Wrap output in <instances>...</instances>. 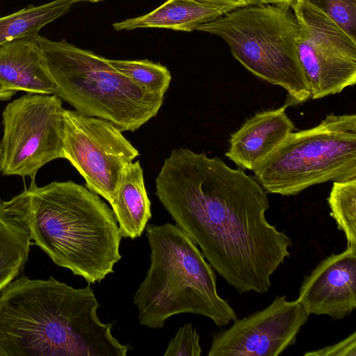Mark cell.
<instances>
[{
  "instance_id": "1",
  "label": "cell",
  "mask_w": 356,
  "mask_h": 356,
  "mask_svg": "<svg viewBox=\"0 0 356 356\" xmlns=\"http://www.w3.org/2000/svg\"><path fill=\"white\" fill-rule=\"evenodd\" d=\"M165 210L227 283L266 293L292 242L266 217L267 192L241 168L186 148L171 151L156 178Z\"/></svg>"
},
{
  "instance_id": "2",
  "label": "cell",
  "mask_w": 356,
  "mask_h": 356,
  "mask_svg": "<svg viewBox=\"0 0 356 356\" xmlns=\"http://www.w3.org/2000/svg\"><path fill=\"white\" fill-rule=\"evenodd\" d=\"M22 275L0 292V356H126L90 287Z\"/></svg>"
},
{
  "instance_id": "3",
  "label": "cell",
  "mask_w": 356,
  "mask_h": 356,
  "mask_svg": "<svg viewBox=\"0 0 356 356\" xmlns=\"http://www.w3.org/2000/svg\"><path fill=\"white\" fill-rule=\"evenodd\" d=\"M31 240L56 265L95 284L113 273L122 238L111 209L72 181L22 191Z\"/></svg>"
},
{
  "instance_id": "4",
  "label": "cell",
  "mask_w": 356,
  "mask_h": 356,
  "mask_svg": "<svg viewBox=\"0 0 356 356\" xmlns=\"http://www.w3.org/2000/svg\"><path fill=\"white\" fill-rule=\"evenodd\" d=\"M150 266L134 296L140 324L162 328L174 315L191 313L218 327L237 318L216 287L213 268L177 225H147Z\"/></svg>"
},
{
  "instance_id": "5",
  "label": "cell",
  "mask_w": 356,
  "mask_h": 356,
  "mask_svg": "<svg viewBox=\"0 0 356 356\" xmlns=\"http://www.w3.org/2000/svg\"><path fill=\"white\" fill-rule=\"evenodd\" d=\"M55 84V95L77 112L134 131L160 110L164 96L151 93L111 65L109 60L65 40L35 35Z\"/></svg>"
},
{
  "instance_id": "6",
  "label": "cell",
  "mask_w": 356,
  "mask_h": 356,
  "mask_svg": "<svg viewBox=\"0 0 356 356\" xmlns=\"http://www.w3.org/2000/svg\"><path fill=\"white\" fill-rule=\"evenodd\" d=\"M290 8L248 5L231 10L196 29L221 38L246 70L284 88L288 106L311 99L297 51L300 26Z\"/></svg>"
},
{
  "instance_id": "7",
  "label": "cell",
  "mask_w": 356,
  "mask_h": 356,
  "mask_svg": "<svg viewBox=\"0 0 356 356\" xmlns=\"http://www.w3.org/2000/svg\"><path fill=\"white\" fill-rule=\"evenodd\" d=\"M268 193L295 195L327 181L356 177V115H327L291 133L253 171Z\"/></svg>"
},
{
  "instance_id": "8",
  "label": "cell",
  "mask_w": 356,
  "mask_h": 356,
  "mask_svg": "<svg viewBox=\"0 0 356 356\" xmlns=\"http://www.w3.org/2000/svg\"><path fill=\"white\" fill-rule=\"evenodd\" d=\"M64 108L55 95L28 93L7 104L2 113V159L5 175L29 177L62 158Z\"/></svg>"
},
{
  "instance_id": "9",
  "label": "cell",
  "mask_w": 356,
  "mask_h": 356,
  "mask_svg": "<svg viewBox=\"0 0 356 356\" xmlns=\"http://www.w3.org/2000/svg\"><path fill=\"white\" fill-rule=\"evenodd\" d=\"M122 131L108 120L64 110L62 158L76 168L90 191L108 202L124 170L139 156Z\"/></svg>"
},
{
  "instance_id": "10",
  "label": "cell",
  "mask_w": 356,
  "mask_h": 356,
  "mask_svg": "<svg viewBox=\"0 0 356 356\" xmlns=\"http://www.w3.org/2000/svg\"><path fill=\"white\" fill-rule=\"evenodd\" d=\"M298 58L312 99L340 93L356 83V40L321 11L295 0Z\"/></svg>"
},
{
  "instance_id": "11",
  "label": "cell",
  "mask_w": 356,
  "mask_h": 356,
  "mask_svg": "<svg viewBox=\"0 0 356 356\" xmlns=\"http://www.w3.org/2000/svg\"><path fill=\"white\" fill-rule=\"evenodd\" d=\"M309 318L296 300L277 296L264 309L212 335L209 356H277L296 343Z\"/></svg>"
},
{
  "instance_id": "12",
  "label": "cell",
  "mask_w": 356,
  "mask_h": 356,
  "mask_svg": "<svg viewBox=\"0 0 356 356\" xmlns=\"http://www.w3.org/2000/svg\"><path fill=\"white\" fill-rule=\"evenodd\" d=\"M296 300L309 316L350 315L356 308V246L322 260L305 277Z\"/></svg>"
},
{
  "instance_id": "13",
  "label": "cell",
  "mask_w": 356,
  "mask_h": 356,
  "mask_svg": "<svg viewBox=\"0 0 356 356\" xmlns=\"http://www.w3.org/2000/svg\"><path fill=\"white\" fill-rule=\"evenodd\" d=\"M285 105L257 113L233 133L225 156L239 168L254 171L295 129Z\"/></svg>"
},
{
  "instance_id": "14",
  "label": "cell",
  "mask_w": 356,
  "mask_h": 356,
  "mask_svg": "<svg viewBox=\"0 0 356 356\" xmlns=\"http://www.w3.org/2000/svg\"><path fill=\"white\" fill-rule=\"evenodd\" d=\"M0 84L15 92L55 94V84L35 35L0 47Z\"/></svg>"
},
{
  "instance_id": "15",
  "label": "cell",
  "mask_w": 356,
  "mask_h": 356,
  "mask_svg": "<svg viewBox=\"0 0 356 356\" xmlns=\"http://www.w3.org/2000/svg\"><path fill=\"white\" fill-rule=\"evenodd\" d=\"M31 241L23 193L0 199V292L23 271Z\"/></svg>"
},
{
  "instance_id": "16",
  "label": "cell",
  "mask_w": 356,
  "mask_h": 356,
  "mask_svg": "<svg viewBox=\"0 0 356 356\" xmlns=\"http://www.w3.org/2000/svg\"><path fill=\"white\" fill-rule=\"evenodd\" d=\"M109 203L122 236L131 239L140 236L152 213L138 161L126 168Z\"/></svg>"
},
{
  "instance_id": "17",
  "label": "cell",
  "mask_w": 356,
  "mask_h": 356,
  "mask_svg": "<svg viewBox=\"0 0 356 356\" xmlns=\"http://www.w3.org/2000/svg\"><path fill=\"white\" fill-rule=\"evenodd\" d=\"M227 12L193 0H167L149 13L115 22L113 26L116 31L159 28L190 32Z\"/></svg>"
},
{
  "instance_id": "18",
  "label": "cell",
  "mask_w": 356,
  "mask_h": 356,
  "mask_svg": "<svg viewBox=\"0 0 356 356\" xmlns=\"http://www.w3.org/2000/svg\"><path fill=\"white\" fill-rule=\"evenodd\" d=\"M77 0H54L40 6L29 5L0 17V47L13 40L39 34L47 24L67 13Z\"/></svg>"
},
{
  "instance_id": "19",
  "label": "cell",
  "mask_w": 356,
  "mask_h": 356,
  "mask_svg": "<svg viewBox=\"0 0 356 356\" xmlns=\"http://www.w3.org/2000/svg\"><path fill=\"white\" fill-rule=\"evenodd\" d=\"M327 203L330 216L347 240V246H356V177L334 181Z\"/></svg>"
},
{
  "instance_id": "20",
  "label": "cell",
  "mask_w": 356,
  "mask_h": 356,
  "mask_svg": "<svg viewBox=\"0 0 356 356\" xmlns=\"http://www.w3.org/2000/svg\"><path fill=\"white\" fill-rule=\"evenodd\" d=\"M110 63L136 84L151 93L164 96L171 74L166 67L147 60H112Z\"/></svg>"
},
{
  "instance_id": "21",
  "label": "cell",
  "mask_w": 356,
  "mask_h": 356,
  "mask_svg": "<svg viewBox=\"0 0 356 356\" xmlns=\"http://www.w3.org/2000/svg\"><path fill=\"white\" fill-rule=\"evenodd\" d=\"M321 11L356 40V0H296Z\"/></svg>"
},
{
  "instance_id": "22",
  "label": "cell",
  "mask_w": 356,
  "mask_h": 356,
  "mask_svg": "<svg viewBox=\"0 0 356 356\" xmlns=\"http://www.w3.org/2000/svg\"><path fill=\"white\" fill-rule=\"evenodd\" d=\"M201 353L199 334L192 323H188L179 328L164 356H200Z\"/></svg>"
},
{
  "instance_id": "23",
  "label": "cell",
  "mask_w": 356,
  "mask_h": 356,
  "mask_svg": "<svg viewBox=\"0 0 356 356\" xmlns=\"http://www.w3.org/2000/svg\"><path fill=\"white\" fill-rule=\"evenodd\" d=\"M305 356H356V332L343 340L318 350L309 351Z\"/></svg>"
},
{
  "instance_id": "24",
  "label": "cell",
  "mask_w": 356,
  "mask_h": 356,
  "mask_svg": "<svg viewBox=\"0 0 356 356\" xmlns=\"http://www.w3.org/2000/svg\"><path fill=\"white\" fill-rule=\"evenodd\" d=\"M197 2L223 8L227 11L236 8L253 5L251 0H193Z\"/></svg>"
},
{
  "instance_id": "25",
  "label": "cell",
  "mask_w": 356,
  "mask_h": 356,
  "mask_svg": "<svg viewBox=\"0 0 356 356\" xmlns=\"http://www.w3.org/2000/svg\"><path fill=\"white\" fill-rule=\"evenodd\" d=\"M253 5H276L291 7L295 0H251Z\"/></svg>"
},
{
  "instance_id": "26",
  "label": "cell",
  "mask_w": 356,
  "mask_h": 356,
  "mask_svg": "<svg viewBox=\"0 0 356 356\" xmlns=\"http://www.w3.org/2000/svg\"><path fill=\"white\" fill-rule=\"evenodd\" d=\"M15 94V91L8 90L0 84V101L10 99Z\"/></svg>"
},
{
  "instance_id": "27",
  "label": "cell",
  "mask_w": 356,
  "mask_h": 356,
  "mask_svg": "<svg viewBox=\"0 0 356 356\" xmlns=\"http://www.w3.org/2000/svg\"><path fill=\"white\" fill-rule=\"evenodd\" d=\"M1 159H2V149H1V145H0V165L1 163Z\"/></svg>"
},
{
  "instance_id": "28",
  "label": "cell",
  "mask_w": 356,
  "mask_h": 356,
  "mask_svg": "<svg viewBox=\"0 0 356 356\" xmlns=\"http://www.w3.org/2000/svg\"><path fill=\"white\" fill-rule=\"evenodd\" d=\"M78 1H91V2H97V1H102V0H77Z\"/></svg>"
}]
</instances>
